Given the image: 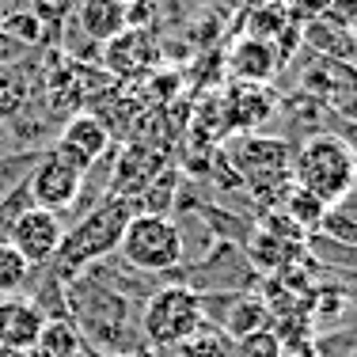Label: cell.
Returning a JSON list of instances; mask_svg holds the SVG:
<instances>
[{"label": "cell", "mask_w": 357, "mask_h": 357, "mask_svg": "<svg viewBox=\"0 0 357 357\" xmlns=\"http://www.w3.org/2000/svg\"><path fill=\"white\" fill-rule=\"evenodd\" d=\"M110 149V130L103 118L96 114H73L69 122L61 126V133H57V156H65L73 167H80L84 175H88V167L96 164V160H103Z\"/></svg>", "instance_id": "8"}, {"label": "cell", "mask_w": 357, "mask_h": 357, "mask_svg": "<svg viewBox=\"0 0 357 357\" xmlns=\"http://www.w3.org/2000/svg\"><path fill=\"white\" fill-rule=\"evenodd\" d=\"M206 327V301L190 285H164L141 308V338L156 354L186 342Z\"/></svg>", "instance_id": "4"}, {"label": "cell", "mask_w": 357, "mask_h": 357, "mask_svg": "<svg viewBox=\"0 0 357 357\" xmlns=\"http://www.w3.org/2000/svg\"><path fill=\"white\" fill-rule=\"evenodd\" d=\"M110 357H122V354H110ZM130 357H137V354H130Z\"/></svg>", "instance_id": "23"}, {"label": "cell", "mask_w": 357, "mask_h": 357, "mask_svg": "<svg viewBox=\"0 0 357 357\" xmlns=\"http://www.w3.org/2000/svg\"><path fill=\"white\" fill-rule=\"evenodd\" d=\"M232 69H236V76H243V80L262 84V80L274 76L278 54L262 38H243L240 46H236V54H232Z\"/></svg>", "instance_id": "12"}, {"label": "cell", "mask_w": 357, "mask_h": 357, "mask_svg": "<svg viewBox=\"0 0 357 357\" xmlns=\"http://www.w3.org/2000/svg\"><path fill=\"white\" fill-rule=\"evenodd\" d=\"M236 164H240V172L251 183H262V178L285 183V178H293V149L285 141H274V137H255L240 149Z\"/></svg>", "instance_id": "10"}, {"label": "cell", "mask_w": 357, "mask_h": 357, "mask_svg": "<svg viewBox=\"0 0 357 357\" xmlns=\"http://www.w3.org/2000/svg\"><path fill=\"white\" fill-rule=\"evenodd\" d=\"M323 213H327V206H323L319 198H312L308 190H301V186H289V190H285V217L293 220L301 232L319 228L323 225Z\"/></svg>", "instance_id": "17"}, {"label": "cell", "mask_w": 357, "mask_h": 357, "mask_svg": "<svg viewBox=\"0 0 357 357\" xmlns=\"http://www.w3.org/2000/svg\"><path fill=\"white\" fill-rule=\"evenodd\" d=\"M31 274L35 270L23 262V255L12 248V243H0V301L4 296H20L23 289H27Z\"/></svg>", "instance_id": "18"}, {"label": "cell", "mask_w": 357, "mask_h": 357, "mask_svg": "<svg viewBox=\"0 0 357 357\" xmlns=\"http://www.w3.org/2000/svg\"><path fill=\"white\" fill-rule=\"evenodd\" d=\"M137 213H141L137 202H130V198H110L99 209H91L88 217L76 220L69 232H65L61 248L50 259V274L69 285L73 278H80L84 266L91 270L96 262H103L107 255H114L118 243H122L126 225Z\"/></svg>", "instance_id": "1"}, {"label": "cell", "mask_w": 357, "mask_h": 357, "mask_svg": "<svg viewBox=\"0 0 357 357\" xmlns=\"http://www.w3.org/2000/svg\"><path fill=\"white\" fill-rule=\"evenodd\" d=\"M122 259L130 262L133 270L141 274H167L183 262L186 255V240H183V228L175 225L167 213H141L126 225L122 243H118Z\"/></svg>", "instance_id": "5"}, {"label": "cell", "mask_w": 357, "mask_h": 357, "mask_svg": "<svg viewBox=\"0 0 357 357\" xmlns=\"http://www.w3.org/2000/svg\"><path fill=\"white\" fill-rule=\"evenodd\" d=\"M27 190H31V202H35L38 209L65 213V209L76 206V198H80V190H84V172L73 167L65 156L50 152L46 160H38L35 172H31Z\"/></svg>", "instance_id": "6"}, {"label": "cell", "mask_w": 357, "mask_h": 357, "mask_svg": "<svg viewBox=\"0 0 357 357\" xmlns=\"http://www.w3.org/2000/svg\"><path fill=\"white\" fill-rule=\"evenodd\" d=\"M0 357H35V354H27V350H8V346H0Z\"/></svg>", "instance_id": "22"}, {"label": "cell", "mask_w": 357, "mask_h": 357, "mask_svg": "<svg viewBox=\"0 0 357 357\" xmlns=\"http://www.w3.org/2000/svg\"><path fill=\"white\" fill-rule=\"evenodd\" d=\"M65 304L76 316V331L88 335L99 350H122L126 354V338H130V301H126L118 289H110L107 282H96V278H73L69 293H65Z\"/></svg>", "instance_id": "3"}, {"label": "cell", "mask_w": 357, "mask_h": 357, "mask_svg": "<svg viewBox=\"0 0 357 357\" xmlns=\"http://www.w3.org/2000/svg\"><path fill=\"white\" fill-rule=\"evenodd\" d=\"M130 23V4L122 0H80V27L96 42H114Z\"/></svg>", "instance_id": "11"}, {"label": "cell", "mask_w": 357, "mask_h": 357, "mask_svg": "<svg viewBox=\"0 0 357 357\" xmlns=\"http://www.w3.org/2000/svg\"><path fill=\"white\" fill-rule=\"evenodd\" d=\"M61 240H65L61 217L50 213V209H38V206H31L27 213L15 220L12 236H8V243L23 255V262H27L31 270H35V266H50V259L57 255Z\"/></svg>", "instance_id": "7"}, {"label": "cell", "mask_w": 357, "mask_h": 357, "mask_svg": "<svg viewBox=\"0 0 357 357\" xmlns=\"http://www.w3.org/2000/svg\"><path fill=\"white\" fill-rule=\"evenodd\" d=\"M122 4H130V0H122Z\"/></svg>", "instance_id": "26"}, {"label": "cell", "mask_w": 357, "mask_h": 357, "mask_svg": "<svg viewBox=\"0 0 357 357\" xmlns=\"http://www.w3.org/2000/svg\"><path fill=\"white\" fill-rule=\"evenodd\" d=\"M0 35L15 38V42H38L42 38V23H38V15L15 12V15H8V20H0Z\"/></svg>", "instance_id": "20"}, {"label": "cell", "mask_w": 357, "mask_h": 357, "mask_svg": "<svg viewBox=\"0 0 357 357\" xmlns=\"http://www.w3.org/2000/svg\"><path fill=\"white\" fill-rule=\"evenodd\" d=\"M46 312L38 308L31 296H4L0 301V346L8 350H35L42 327H46Z\"/></svg>", "instance_id": "9"}, {"label": "cell", "mask_w": 357, "mask_h": 357, "mask_svg": "<svg viewBox=\"0 0 357 357\" xmlns=\"http://www.w3.org/2000/svg\"><path fill=\"white\" fill-rule=\"evenodd\" d=\"M293 186L308 190L323 206L350 198L357 186V149L338 133H316L293 152Z\"/></svg>", "instance_id": "2"}, {"label": "cell", "mask_w": 357, "mask_h": 357, "mask_svg": "<svg viewBox=\"0 0 357 357\" xmlns=\"http://www.w3.org/2000/svg\"><path fill=\"white\" fill-rule=\"evenodd\" d=\"M262 327H274L270 323V308L259 301V296H232V308L225 316V335L228 338H243L251 331H262Z\"/></svg>", "instance_id": "14"}, {"label": "cell", "mask_w": 357, "mask_h": 357, "mask_svg": "<svg viewBox=\"0 0 357 357\" xmlns=\"http://www.w3.org/2000/svg\"><path fill=\"white\" fill-rule=\"evenodd\" d=\"M350 357H357V350H354V354H350Z\"/></svg>", "instance_id": "25"}, {"label": "cell", "mask_w": 357, "mask_h": 357, "mask_svg": "<svg viewBox=\"0 0 357 357\" xmlns=\"http://www.w3.org/2000/svg\"><path fill=\"white\" fill-rule=\"evenodd\" d=\"M228 357H282V335L274 327H262L243 338H232V354Z\"/></svg>", "instance_id": "19"}, {"label": "cell", "mask_w": 357, "mask_h": 357, "mask_svg": "<svg viewBox=\"0 0 357 357\" xmlns=\"http://www.w3.org/2000/svg\"><path fill=\"white\" fill-rule=\"evenodd\" d=\"M319 232L331 236L338 248H357V194H350V198H342V202H335V206H327Z\"/></svg>", "instance_id": "15"}, {"label": "cell", "mask_w": 357, "mask_h": 357, "mask_svg": "<svg viewBox=\"0 0 357 357\" xmlns=\"http://www.w3.org/2000/svg\"><path fill=\"white\" fill-rule=\"evenodd\" d=\"M228 354H232V338H228L220 327H209L206 323L198 335H190L186 342L164 350L160 357H228Z\"/></svg>", "instance_id": "16"}, {"label": "cell", "mask_w": 357, "mask_h": 357, "mask_svg": "<svg viewBox=\"0 0 357 357\" xmlns=\"http://www.w3.org/2000/svg\"><path fill=\"white\" fill-rule=\"evenodd\" d=\"M282 357H319V350H316V342L312 338H282Z\"/></svg>", "instance_id": "21"}, {"label": "cell", "mask_w": 357, "mask_h": 357, "mask_svg": "<svg viewBox=\"0 0 357 357\" xmlns=\"http://www.w3.org/2000/svg\"><path fill=\"white\" fill-rule=\"evenodd\" d=\"M35 357H80L84 354V335L76 331L73 319H46L35 350Z\"/></svg>", "instance_id": "13"}, {"label": "cell", "mask_w": 357, "mask_h": 357, "mask_svg": "<svg viewBox=\"0 0 357 357\" xmlns=\"http://www.w3.org/2000/svg\"><path fill=\"white\" fill-rule=\"evenodd\" d=\"M350 118H357V107H354V110H350Z\"/></svg>", "instance_id": "24"}]
</instances>
